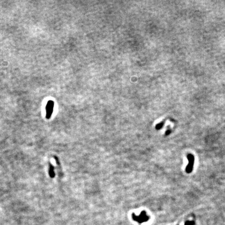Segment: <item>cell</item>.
I'll list each match as a JSON object with an SVG mask.
<instances>
[{"instance_id":"obj_3","label":"cell","mask_w":225,"mask_h":225,"mask_svg":"<svg viewBox=\"0 0 225 225\" xmlns=\"http://www.w3.org/2000/svg\"><path fill=\"white\" fill-rule=\"evenodd\" d=\"M49 175L51 178H53L55 177V172H54V168L52 164H49Z\"/></svg>"},{"instance_id":"obj_2","label":"cell","mask_w":225,"mask_h":225,"mask_svg":"<svg viewBox=\"0 0 225 225\" xmlns=\"http://www.w3.org/2000/svg\"><path fill=\"white\" fill-rule=\"evenodd\" d=\"M187 158L189 160V164L187 165V166H186L185 171L186 172L189 173L190 172H191L192 171L194 162V158L193 155L189 154L187 155Z\"/></svg>"},{"instance_id":"obj_1","label":"cell","mask_w":225,"mask_h":225,"mask_svg":"<svg viewBox=\"0 0 225 225\" xmlns=\"http://www.w3.org/2000/svg\"><path fill=\"white\" fill-rule=\"evenodd\" d=\"M54 102L52 101V100H50L48 102L47 104H46V107H45V109H46V118L48 119H50L51 117L52 116V115L53 112V109H54Z\"/></svg>"}]
</instances>
